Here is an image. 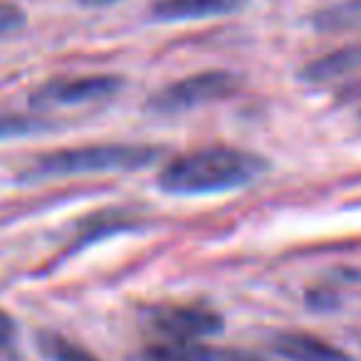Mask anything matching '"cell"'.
<instances>
[{"label":"cell","mask_w":361,"mask_h":361,"mask_svg":"<svg viewBox=\"0 0 361 361\" xmlns=\"http://www.w3.org/2000/svg\"><path fill=\"white\" fill-rule=\"evenodd\" d=\"M356 6H359V8H361V0H356Z\"/></svg>","instance_id":"e0dca14e"},{"label":"cell","mask_w":361,"mask_h":361,"mask_svg":"<svg viewBox=\"0 0 361 361\" xmlns=\"http://www.w3.org/2000/svg\"><path fill=\"white\" fill-rule=\"evenodd\" d=\"M359 65H361V47H344V50H336L331 55L310 62L305 67V72H302V77L310 82H329L341 75H349Z\"/></svg>","instance_id":"ba28073f"},{"label":"cell","mask_w":361,"mask_h":361,"mask_svg":"<svg viewBox=\"0 0 361 361\" xmlns=\"http://www.w3.org/2000/svg\"><path fill=\"white\" fill-rule=\"evenodd\" d=\"M238 87H240V80L233 72H198L156 92L149 99V109L156 114H180V111H191L211 102L228 99L231 94H235Z\"/></svg>","instance_id":"3957f363"},{"label":"cell","mask_w":361,"mask_h":361,"mask_svg":"<svg viewBox=\"0 0 361 361\" xmlns=\"http://www.w3.org/2000/svg\"><path fill=\"white\" fill-rule=\"evenodd\" d=\"M82 6L87 8H106V6H114V3H119V0H80Z\"/></svg>","instance_id":"9a60e30c"},{"label":"cell","mask_w":361,"mask_h":361,"mask_svg":"<svg viewBox=\"0 0 361 361\" xmlns=\"http://www.w3.org/2000/svg\"><path fill=\"white\" fill-rule=\"evenodd\" d=\"M344 97H351V99H361V82H356V85H351L349 90L344 92Z\"/></svg>","instance_id":"2e32d148"},{"label":"cell","mask_w":361,"mask_h":361,"mask_svg":"<svg viewBox=\"0 0 361 361\" xmlns=\"http://www.w3.org/2000/svg\"><path fill=\"white\" fill-rule=\"evenodd\" d=\"M247 6V0H156L151 16L164 23L178 20H206L238 13Z\"/></svg>","instance_id":"8992f818"},{"label":"cell","mask_w":361,"mask_h":361,"mask_svg":"<svg viewBox=\"0 0 361 361\" xmlns=\"http://www.w3.org/2000/svg\"><path fill=\"white\" fill-rule=\"evenodd\" d=\"M213 354L208 346L198 344V341H164V344H154L144 349L136 361H213Z\"/></svg>","instance_id":"9c48e42d"},{"label":"cell","mask_w":361,"mask_h":361,"mask_svg":"<svg viewBox=\"0 0 361 361\" xmlns=\"http://www.w3.org/2000/svg\"><path fill=\"white\" fill-rule=\"evenodd\" d=\"M161 159L159 146L149 144H90L45 154L25 171L27 178H62L82 173L149 169Z\"/></svg>","instance_id":"7a4b0ae2"},{"label":"cell","mask_w":361,"mask_h":361,"mask_svg":"<svg viewBox=\"0 0 361 361\" xmlns=\"http://www.w3.org/2000/svg\"><path fill=\"white\" fill-rule=\"evenodd\" d=\"M272 349L287 361H351L349 354L331 346L319 336L305 331H285L272 339Z\"/></svg>","instance_id":"52a82bcc"},{"label":"cell","mask_w":361,"mask_h":361,"mask_svg":"<svg viewBox=\"0 0 361 361\" xmlns=\"http://www.w3.org/2000/svg\"><path fill=\"white\" fill-rule=\"evenodd\" d=\"M42 129H47V124L42 119H35V116L0 114V141L18 139V136H30Z\"/></svg>","instance_id":"30bf717a"},{"label":"cell","mask_w":361,"mask_h":361,"mask_svg":"<svg viewBox=\"0 0 361 361\" xmlns=\"http://www.w3.org/2000/svg\"><path fill=\"white\" fill-rule=\"evenodd\" d=\"M151 326L166 339L198 341L223 329V317L203 307H161L151 314Z\"/></svg>","instance_id":"5b68a950"},{"label":"cell","mask_w":361,"mask_h":361,"mask_svg":"<svg viewBox=\"0 0 361 361\" xmlns=\"http://www.w3.org/2000/svg\"><path fill=\"white\" fill-rule=\"evenodd\" d=\"M23 23V16L11 6H0V35H6L8 30L18 27Z\"/></svg>","instance_id":"7c38bea8"},{"label":"cell","mask_w":361,"mask_h":361,"mask_svg":"<svg viewBox=\"0 0 361 361\" xmlns=\"http://www.w3.org/2000/svg\"><path fill=\"white\" fill-rule=\"evenodd\" d=\"M267 164L262 156L247 151L201 149L169 161L159 173V186L173 196H198V193H218L252 183L265 173Z\"/></svg>","instance_id":"6da1fadb"},{"label":"cell","mask_w":361,"mask_h":361,"mask_svg":"<svg viewBox=\"0 0 361 361\" xmlns=\"http://www.w3.org/2000/svg\"><path fill=\"white\" fill-rule=\"evenodd\" d=\"M45 351L52 356V361H99L92 351L65 339V336H47Z\"/></svg>","instance_id":"8fae6325"},{"label":"cell","mask_w":361,"mask_h":361,"mask_svg":"<svg viewBox=\"0 0 361 361\" xmlns=\"http://www.w3.org/2000/svg\"><path fill=\"white\" fill-rule=\"evenodd\" d=\"M16 339V322L8 312L0 310V346H11Z\"/></svg>","instance_id":"4fadbf2b"},{"label":"cell","mask_w":361,"mask_h":361,"mask_svg":"<svg viewBox=\"0 0 361 361\" xmlns=\"http://www.w3.org/2000/svg\"><path fill=\"white\" fill-rule=\"evenodd\" d=\"M121 90V80L114 75H85V77H55L45 82L40 90L32 92L30 104L47 109V106H75L90 104L111 97Z\"/></svg>","instance_id":"277c9868"},{"label":"cell","mask_w":361,"mask_h":361,"mask_svg":"<svg viewBox=\"0 0 361 361\" xmlns=\"http://www.w3.org/2000/svg\"><path fill=\"white\" fill-rule=\"evenodd\" d=\"M213 361H267L265 356L250 354V351H221L213 354Z\"/></svg>","instance_id":"5bb4252c"}]
</instances>
